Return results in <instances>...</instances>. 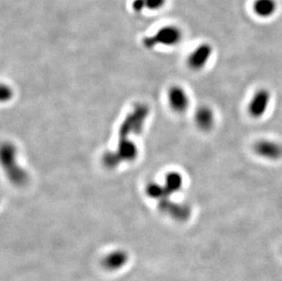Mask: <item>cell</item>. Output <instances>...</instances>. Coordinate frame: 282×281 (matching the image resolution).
<instances>
[{"label": "cell", "mask_w": 282, "mask_h": 281, "mask_svg": "<svg viewBox=\"0 0 282 281\" xmlns=\"http://www.w3.org/2000/svg\"><path fill=\"white\" fill-rule=\"evenodd\" d=\"M148 114L147 106L139 104L123 121L119 132L120 136L117 150L115 153L108 154L104 157V163L108 167H115L122 162L133 161L137 156V148L130 136L139 134Z\"/></svg>", "instance_id": "6da1fadb"}, {"label": "cell", "mask_w": 282, "mask_h": 281, "mask_svg": "<svg viewBox=\"0 0 282 281\" xmlns=\"http://www.w3.org/2000/svg\"><path fill=\"white\" fill-rule=\"evenodd\" d=\"M272 94L266 87H260L254 91L247 105V111L254 120L263 118L270 110Z\"/></svg>", "instance_id": "7a4b0ae2"}, {"label": "cell", "mask_w": 282, "mask_h": 281, "mask_svg": "<svg viewBox=\"0 0 282 281\" xmlns=\"http://www.w3.org/2000/svg\"><path fill=\"white\" fill-rule=\"evenodd\" d=\"M1 157L8 178L14 183L23 184L28 179V177L26 175V173L16 165L15 148L9 143L5 144L2 147Z\"/></svg>", "instance_id": "3957f363"}, {"label": "cell", "mask_w": 282, "mask_h": 281, "mask_svg": "<svg viewBox=\"0 0 282 281\" xmlns=\"http://www.w3.org/2000/svg\"><path fill=\"white\" fill-rule=\"evenodd\" d=\"M254 154L268 162H278L282 159V143L270 138L257 140L252 146Z\"/></svg>", "instance_id": "277c9868"}, {"label": "cell", "mask_w": 282, "mask_h": 281, "mask_svg": "<svg viewBox=\"0 0 282 281\" xmlns=\"http://www.w3.org/2000/svg\"><path fill=\"white\" fill-rule=\"evenodd\" d=\"M182 40V32L176 27L169 26L159 29L152 37L144 40V45L147 48H153L156 45L174 46L180 42Z\"/></svg>", "instance_id": "5b68a950"}, {"label": "cell", "mask_w": 282, "mask_h": 281, "mask_svg": "<svg viewBox=\"0 0 282 281\" xmlns=\"http://www.w3.org/2000/svg\"><path fill=\"white\" fill-rule=\"evenodd\" d=\"M212 46L209 43H203L198 46L187 58V65L193 70L204 69L212 57Z\"/></svg>", "instance_id": "8992f818"}, {"label": "cell", "mask_w": 282, "mask_h": 281, "mask_svg": "<svg viewBox=\"0 0 282 281\" xmlns=\"http://www.w3.org/2000/svg\"><path fill=\"white\" fill-rule=\"evenodd\" d=\"M168 100L171 108L178 114H184L190 103L187 92L180 86H174L170 89L168 92Z\"/></svg>", "instance_id": "52a82bcc"}, {"label": "cell", "mask_w": 282, "mask_h": 281, "mask_svg": "<svg viewBox=\"0 0 282 281\" xmlns=\"http://www.w3.org/2000/svg\"><path fill=\"white\" fill-rule=\"evenodd\" d=\"M195 122L201 130L209 132L216 124V114L211 107L200 106L195 113Z\"/></svg>", "instance_id": "ba28073f"}, {"label": "cell", "mask_w": 282, "mask_h": 281, "mask_svg": "<svg viewBox=\"0 0 282 281\" xmlns=\"http://www.w3.org/2000/svg\"><path fill=\"white\" fill-rule=\"evenodd\" d=\"M128 256L126 253L122 250H115L114 252L109 253L103 259V265L110 270H116L125 266Z\"/></svg>", "instance_id": "9c48e42d"}, {"label": "cell", "mask_w": 282, "mask_h": 281, "mask_svg": "<svg viewBox=\"0 0 282 281\" xmlns=\"http://www.w3.org/2000/svg\"><path fill=\"white\" fill-rule=\"evenodd\" d=\"M277 8L275 0H256L254 3V11L262 17H268L274 14Z\"/></svg>", "instance_id": "30bf717a"}, {"label": "cell", "mask_w": 282, "mask_h": 281, "mask_svg": "<svg viewBox=\"0 0 282 281\" xmlns=\"http://www.w3.org/2000/svg\"><path fill=\"white\" fill-rule=\"evenodd\" d=\"M165 3V0H135L134 8L136 10H142L146 8L150 10H157L162 8Z\"/></svg>", "instance_id": "8fae6325"}, {"label": "cell", "mask_w": 282, "mask_h": 281, "mask_svg": "<svg viewBox=\"0 0 282 281\" xmlns=\"http://www.w3.org/2000/svg\"><path fill=\"white\" fill-rule=\"evenodd\" d=\"M1 97L3 101H8V99L11 97V90L8 88H5L4 86L2 87V90H1Z\"/></svg>", "instance_id": "7c38bea8"}]
</instances>
